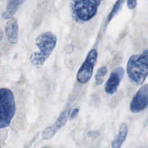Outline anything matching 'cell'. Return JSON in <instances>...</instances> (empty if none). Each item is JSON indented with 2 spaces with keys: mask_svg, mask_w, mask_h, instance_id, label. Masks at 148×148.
I'll list each match as a JSON object with an SVG mask.
<instances>
[{
  "mask_svg": "<svg viewBox=\"0 0 148 148\" xmlns=\"http://www.w3.org/2000/svg\"><path fill=\"white\" fill-rule=\"evenodd\" d=\"M108 70L106 66H102L98 69L95 75V83L97 85H100L103 82L105 77L108 73Z\"/></svg>",
  "mask_w": 148,
  "mask_h": 148,
  "instance_id": "4fadbf2b",
  "label": "cell"
},
{
  "mask_svg": "<svg viewBox=\"0 0 148 148\" xmlns=\"http://www.w3.org/2000/svg\"><path fill=\"white\" fill-rule=\"evenodd\" d=\"M148 51L144 50L142 53L132 55L127 64V75L132 83L136 86L142 84L148 75Z\"/></svg>",
  "mask_w": 148,
  "mask_h": 148,
  "instance_id": "7a4b0ae2",
  "label": "cell"
},
{
  "mask_svg": "<svg viewBox=\"0 0 148 148\" xmlns=\"http://www.w3.org/2000/svg\"><path fill=\"white\" fill-rule=\"evenodd\" d=\"M5 30L9 41L12 44H16L18 35V25L17 20L13 17L9 18L6 23Z\"/></svg>",
  "mask_w": 148,
  "mask_h": 148,
  "instance_id": "9c48e42d",
  "label": "cell"
},
{
  "mask_svg": "<svg viewBox=\"0 0 148 148\" xmlns=\"http://www.w3.org/2000/svg\"><path fill=\"white\" fill-rule=\"evenodd\" d=\"M148 105V86L146 84L142 86L134 96L130 105L132 113H138L147 108Z\"/></svg>",
  "mask_w": 148,
  "mask_h": 148,
  "instance_id": "8992f818",
  "label": "cell"
},
{
  "mask_svg": "<svg viewBox=\"0 0 148 148\" xmlns=\"http://www.w3.org/2000/svg\"><path fill=\"white\" fill-rule=\"evenodd\" d=\"M79 109L78 108H75V109L71 112L70 115H69L70 119L72 120V119L75 118V117L77 116V114H78V113H79Z\"/></svg>",
  "mask_w": 148,
  "mask_h": 148,
  "instance_id": "9a60e30c",
  "label": "cell"
},
{
  "mask_svg": "<svg viewBox=\"0 0 148 148\" xmlns=\"http://www.w3.org/2000/svg\"><path fill=\"white\" fill-rule=\"evenodd\" d=\"M97 57L98 53L95 49H92L88 52L76 75L77 80L80 83H86L91 79Z\"/></svg>",
  "mask_w": 148,
  "mask_h": 148,
  "instance_id": "5b68a950",
  "label": "cell"
},
{
  "mask_svg": "<svg viewBox=\"0 0 148 148\" xmlns=\"http://www.w3.org/2000/svg\"><path fill=\"white\" fill-rule=\"evenodd\" d=\"M25 1V0H8L6 9L2 14V18L9 19L13 17Z\"/></svg>",
  "mask_w": 148,
  "mask_h": 148,
  "instance_id": "30bf717a",
  "label": "cell"
},
{
  "mask_svg": "<svg viewBox=\"0 0 148 148\" xmlns=\"http://www.w3.org/2000/svg\"><path fill=\"white\" fill-rule=\"evenodd\" d=\"M128 127L127 125L123 123L120 125L119 131L117 136L113 139L112 142V147L119 148L121 147L123 143L125 140V139L128 134Z\"/></svg>",
  "mask_w": 148,
  "mask_h": 148,
  "instance_id": "8fae6325",
  "label": "cell"
},
{
  "mask_svg": "<svg viewBox=\"0 0 148 148\" xmlns=\"http://www.w3.org/2000/svg\"><path fill=\"white\" fill-rule=\"evenodd\" d=\"M125 0H117L116 2H115V3L114 4L113 8L112 9V10L110 11V12L109 13L107 19H106V24H108L112 20V18L116 16V14H117L119 12L121 9L124 3Z\"/></svg>",
  "mask_w": 148,
  "mask_h": 148,
  "instance_id": "7c38bea8",
  "label": "cell"
},
{
  "mask_svg": "<svg viewBox=\"0 0 148 148\" xmlns=\"http://www.w3.org/2000/svg\"><path fill=\"white\" fill-rule=\"evenodd\" d=\"M57 38L51 32H45L39 35L35 40V45L39 51L31 54L29 61L35 66H42L53 53L57 45Z\"/></svg>",
  "mask_w": 148,
  "mask_h": 148,
  "instance_id": "6da1fadb",
  "label": "cell"
},
{
  "mask_svg": "<svg viewBox=\"0 0 148 148\" xmlns=\"http://www.w3.org/2000/svg\"><path fill=\"white\" fill-rule=\"evenodd\" d=\"M3 36V31H2L1 29H0V44L1 43V42H2V40Z\"/></svg>",
  "mask_w": 148,
  "mask_h": 148,
  "instance_id": "2e32d148",
  "label": "cell"
},
{
  "mask_svg": "<svg viewBox=\"0 0 148 148\" xmlns=\"http://www.w3.org/2000/svg\"><path fill=\"white\" fill-rule=\"evenodd\" d=\"M127 5L130 9H134L137 5V0H127Z\"/></svg>",
  "mask_w": 148,
  "mask_h": 148,
  "instance_id": "5bb4252c",
  "label": "cell"
},
{
  "mask_svg": "<svg viewBox=\"0 0 148 148\" xmlns=\"http://www.w3.org/2000/svg\"><path fill=\"white\" fill-rule=\"evenodd\" d=\"M102 0H71V14L77 23H83L92 18L97 13Z\"/></svg>",
  "mask_w": 148,
  "mask_h": 148,
  "instance_id": "3957f363",
  "label": "cell"
},
{
  "mask_svg": "<svg viewBox=\"0 0 148 148\" xmlns=\"http://www.w3.org/2000/svg\"><path fill=\"white\" fill-rule=\"evenodd\" d=\"M16 110L14 96L8 88H0V128L8 127Z\"/></svg>",
  "mask_w": 148,
  "mask_h": 148,
  "instance_id": "277c9868",
  "label": "cell"
},
{
  "mask_svg": "<svg viewBox=\"0 0 148 148\" xmlns=\"http://www.w3.org/2000/svg\"><path fill=\"white\" fill-rule=\"evenodd\" d=\"M70 109L67 108L63 110L60 114L54 123L50 126L47 127L42 132V137L44 139L49 140L52 138L55 134L65 124L68 117L69 115Z\"/></svg>",
  "mask_w": 148,
  "mask_h": 148,
  "instance_id": "ba28073f",
  "label": "cell"
},
{
  "mask_svg": "<svg viewBox=\"0 0 148 148\" xmlns=\"http://www.w3.org/2000/svg\"><path fill=\"white\" fill-rule=\"evenodd\" d=\"M124 73V69L122 66L116 68L110 73L104 87L105 91L107 94L112 95L117 91Z\"/></svg>",
  "mask_w": 148,
  "mask_h": 148,
  "instance_id": "52a82bcc",
  "label": "cell"
}]
</instances>
